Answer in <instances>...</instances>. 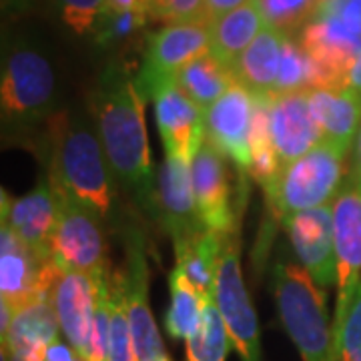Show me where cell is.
Instances as JSON below:
<instances>
[{"label": "cell", "mask_w": 361, "mask_h": 361, "mask_svg": "<svg viewBox=\"0 0 361 361\" xmlns=\"http://www.w3.org/2000/svg\"><path fill=\"white\" fill-rule=\"evenodd\" d=\"M145 104L147 101L135 80L127 77L106 78L92 99L97 133L115 179L142 207H151L155 201L157 179L147 137Z\"/></svg>", "instance_id": "1"}, {"label": "cell", "mask_w": 361, "mask_h": 361, "mask_svg": "<svg viewBox=\"0 0 361 361\" xmlns=\"http://www.w3.org/2000/svg\"><path fill=\"white\" fill-rule=\"evenodd\" d=\"M52 189L106 217L115 201V175L99 133L68 115H54L49 129Z\"/></svg>", "instance_id": "2"}, {"label": "cell", "mask_w": 361, "mask_h": 361, "mask_svg": "<svg viewBox=\"0 0 361 361\" xmlns=\"http://www.w3.org/2000/svg\"><path fill=\"white\" fill-rule=\"evenodd\" d=\"M273 291L283 329L303 361H331L334 329L323 287L301 265L279 263L273 271Z\"/></svg>", "instance_id": "3"}, {"label": "cell", "mask_w": 361, "mask_h": 361, "mask_svg": "<svg viewBox=\"0 0 361 361\" xmlns=\"http://www.w3.org/2000/svg\"><path fill=\"white\" fill-rule=\"evenodd\" d=\"M348 155L329 142H322L307 155L285 165L273 183L265 187L269 209L277 219L299 211L334 205L345 185Z\"/></svg>", "instance_id": "4"}, {"label": "cell", "mask_w": 361, "mask_h": 361, "mask_svg": "<svg viewBox=\"0 0 361 361\" xmlns=\"http://www.w3.org/2000/svg\"><path fill=\"white\" fill-rule=\"evenodd\" d=\"M56 78L51 63L35 49H14L2 68V116L16 123H35L49 115Z\"/></svg>", "instance_id": "5"}, {"label": "cell", "mask_w": 361, "mask_h": 361, "mask_svg": "<svg viewBox=\"0 0 361 361\" xmlns=\"http://www.w3.org/2000/svg\"><path fill=\"white\" fill-rule=\"evenodd\" d=\"M211 52L209 23L191 20L163 26L149 39L141 71L135 85L145 101H155L157 92L175 82L183 66Z\"/></svg>", "instance_id": "6"}, {"label": "cell", "mask_w": 361, "mask_h": 361, "mask_svg": "<svg viewBox=\"0 0 361 361\" xmlns=\"http://www.w3.org/2000/svg\"><path fill=\"white\" fill-rule=\"evenodd\" d=\"M213 301L223 317L231 345L237 351L239 360L261 361L257 313L243 281L237 233L225 239Z\"/></svg>", "instance_id": "7"}, {"label": "cell", "mask_w": 361, "mask_h": 361, "mask_svg": "<svg viewBox=\"0 0 361 361\" xmlns=\"http://www.w3.org/2000/svg\"><path fill=\"white\" fill-rule=\"evenodd\" d=\"M56 199L59 215L51 241L52 257L65 269L92 277L106 275V241L101 227L103 217L65 195L56 193Z\"/></svg>", "instance_id": "8"}, {"label": "cell", "mask_w": 361, "mask_h": 361, "mask_svg": "<svg viewBox=\"0 0 361 361\" xmlns=\"http://www.w3.org/2000/svg\"><path fill=\"white\" fill-rule=\"evenodd\" d=\"M63 265L25 245L6 221L0 225V301L20 310L37 299H51Z\"/></svg>", "instance_id": "9"}, {"label": "cell", "mask_w": 361, "mask_h": 361, "mask_svg": "<svg viewBox=\"0 0 361 361\" xmlns=\"http://www.w3.org/2000/svg\"><path fill=\"white\" fill-rule=\"evenodd\" d=\"M299 44L310 54L317 73V89H341L353 61L361 52V37L337 16L317 11L301 28Z\"/></svg>", "instance_id": "10"}, {"label": "cell", "mask_w": 361, "mask_h": 361, "mask_svg": "<svg viewBox=\"0 0 361 361\" xmlns=\"http://www.w3.org/2000/svg\"><path fill=\"white\" fill-rule=\"evenodd\" d=\"M123 291L130 336L137 361H161L167 357L155 317L149 307V265L145 259L141 237H130L125 273H116Z\"/></svg>", "instance_id": "11"}, {"label": "cell", "mask_w": 361, "mask_h": 361, "mask_svg": "<svg viewBox=\"0 0 361 361\" xmlns=\"http://www.w3.org/2000/svg\"><path fill=\"white\" fill-rule=\"evenodd\" d=\"M281 223L301 261V267L310 273L313 281L323 289L337 285L334 205L299 211L287 215Z\"/></svg>", "instance_id": "12"}, {"label": "cell", "mask_w": 361, "mask_h": 361, "mask_svg": "<svg viewBox=\"0 0 361 361\" xmlns=\"http://www.w3.org/2000/svg\"><path fill=\"white\" fill-rule=\"evenodd\" d=\"M255 113V94L235 82L205 111V139L219 153L247 171L251 161L249 139Z\"/></svg>", "instance_id": "13"}, {"label": "cell", "mask_w": 361, "mask_h": 361, "mask_svg": "<svg viewBox=\"0 0 361 361\" xmlns=\"http://www.w3.org/2000/svg\"><path fill=\"white\" fill-rule=\"evenodd\" d=\"M334 233L337 257V305L339 319L361 283V189L345 180L334 201Z\"/></svg>", "instance_id": "14"}, {"label": "cell", "mask_w": 361, "mask_h": 361, "mask_svg": "<svg viewBox=\"0 0 361 361\" xmlns=\"http://www.w3.org/2000/svg\"><path fill=\"white\" fill-rule=\"evenodd\" d=\"M153 213L165 225L173 243L207 229L197 213L191 163L165 155L157 175Z\"/></svg>", "instance_id": "15"}, {"label": "cell", "mask_w": 361, "mask_h": 361, "mask_svg": "<svg viewBox=\"0 0 361 361\" xmlns=\"http://www.w3.org/2000/svg\"><path fill=\"white\" fill-rule=\"evenodd\" d=\"M191 177L197 213L203 225L219 235L237 233L239 223L235 217V207L231 205V185L225 155L207 139L191 163Z\"/></svg>", "instance_id": "16"}, {"label": "cell", "mask_w": 361, "mask_h": 361, "mask_svg": "<svg viewBox=\"0 0 361 361\" xmlns=\"http://www.w3.org/2000/svg\"><path fill=\"white\" fill-rule=\"evenodd\" d=\"M155 118L165 155L193 163L205 142V113L177 82H169L157 92Z\"/></svg>", "instance_id": "17"}, {"label": "cell", "mask_w": 361, "mask_h": 361, "mask_svg": "<svg viewBox=\"0 0 361 361\" xmlns=\"http://www.w3.org/2000/svg\"><path fill=\"white\" fill-rule=\"evenodd\" d=\"M101 277H92L87 273L63 267L52 287L51 301L59 317L61 331L66 343L77 349L82 360L87 355L90 334H92Z\"/></svg>", "instance_id": "18"}, {"label": "cell", "mask_w": 361, "mask_h": 361, "mask_svg": "<svg viewBox=\"0 0 361 361\" xmlns=\"http://www.w3.org/2000/svg\"><path fill=\"white\" fill-rule=\"evenodd\" d=\"M269 129L281 167L322 145V133L310 111L307 90L271 97Z\"/></svg>", "instance_id": "19"}, {"label": "cell", "mask_w": 361, "mask_h": 361, "mask_svg": "<svg viewBox=\"0 0 361 361\" xmlns=\"http://www.w3.org/2000/svg\"><path fill=\"white\" fill-rule=\"evenodd\" d=\"M59 215V199L51 180H40L25 197L8 199L2 193V221L16 237L42 257H51V241Z\"/></svg>", "instance_id": "20"}, {"label": "cell", "mask_w": 361, "mask_h": 361, "mask_svg": "<svg viewBox=\"0 0 361 361\" xmlns=\"http://www.w3.org/2000/svg\"><path fill=\"white\" fill-rule=\"evenodd\" d=\"M310 111L322 133V142H329L349 153L361 127V99L345 87L307 90Z\"/></svg>", "instance_id": "21"}, {"label": "cell", "mask_w": 361, "mask_h": 361, "mask_svg": "<svg viewBox=\"0 0 361 361\" xmlns=\"http://www.w3.org/2000/svg\"><path fill=\"white\" fill-rule=\"evenodd\" d=\"M59 329L61 325L51 299H37L14 310L8 336L2 339V349L26 361H44L49 345L59 339Z\"/></svg>", "instance_id": "22"}, {"label": "cell", "mask_w": 361, "mask_h": 361, "mask_svg": "<svg viewBox=\"0 0 361 361\" xmlns=\"http://www.w3.org/2000/svg\"><path fill=\"white\" fill-rule=\"evenodd\" d=\"M229 235H219L215 231L203 229L189 239L173 243L175 245V271L180 273L199 295L213 301L215 285L219 275L221 253L225 239Z\"/></svg>", "instance_id": "23"}, {"label": "cell", "mask_w": 361, "mask_h": 361, "mask_svg": "<svg viewBox=\"0 0 361 361\" xmlns=\"http://www.w3.org/2000/svg\"><path fill=\"white\" fill-rule=\"evenodd\" d=\"M285 37H287L285 32L265 26L257 39L239 56L237 65L233 66V75L237 82L251 90L253 94L273 97L279 65H281V54H283Z\"/></svg>", "instance_id": "24"}, {"label": "cell", "mask_w": 361, "mask_h": 361, "mask_svg": "<svg viewBox=\"0 0 361 361\" xmlns=\"http://www.w3.org/2000/svg\"><path fill=\"white\" fill-rule=\"evenodd\" d=\"M265 26L267 23L259 8V2L249 0L243 6L209 23L211 54H215L223 65L229 66L233 71L239 56L247 51V47L253 40L257 39Z\"/></svg>", "instance_id": "25"}, {"label": "cell", "mask_w": 361, "mask_h": 361, "mask_svg": "<svg viewBox=\"0 0 361 361\" xmlns=\"http://www.w3.org/2000/svg\"><path fill=\"white\" fill-rule=\"evenodd\" d=\"M179 87L203 113L237 82L229 66H225L211 52L197 56L187 66H183L175 78Z\"/></svg>", "instance_id": "26"}, {"label": "cell", "mask_w": 361, "mask_h": 361, "mask_svg": "<svg viewBox=\"0 0 361 361\" xmlns=\"http://www.w3.org/2000/svg\"><path fill=\"white\" fill-rule=\"evenodd\" d=\"M171 285V307L165 317V329L173 339H189L197 331L207 299L199 295L180 273L173 269L169 277Z\"/></svg>", "instance_id": "27"}, {"label": "cell", "mask_w": 361, "mask_h": 361, "mask_svg": "<svg viewBox=\"0 0 361 361\" xmlns=\"http://www.w3.org/2000/svg\"><path fill=\"white\" fill-rule=\"evenodd\" d=\"M231 339L215 301H207L203 317L193 336L187 339V361H225Z\"/></svg>", "instance_id": "28"}, {"label": "cell", "mask_w": 361, "mask_h": 361, "mask_svg": "<svg viewBox=\"0 0 361 361\" xmlns=\"http://www.w3.org/2000/svg\"><path fill=\"white\" fill-rule=\"evenodd\" d=\"M311 89H317L315 65L310 59V54L303 51V47L287 35L283 42V54H281L275 94L305 92Z\"/></svg>", "instance_id": "29"}, {"label": "cell", "mask_w": 361, "mask_h": 361, "mask_svg": "<svg viewBox=\"0 0 361 361\" xmlns=\"http://www.w3.org/2000/svg\"><path fill=\"white\" fill-rule=\"evenodd\" d=\"M331 361H361V283L339 319L331 322Z\"/></svg>", "instance_id": "30"}, {"label": "cell", "mask_w": 361, "mask_h": 361, "mask_svg": "<svg viewBox=\"0 0 361 361\" xmlns=\"http://www.w3.org/2000/svg\"><path fill=\"white\" fill-rule=\"evenodd\" d=\"M265 23L271 28L291 35L310 23L322 8L323 0H257Z\"/></svg>", "instance_id": "31"}, {"label": "cell", "mask_w": 361, "mask_h": 361, "mask_svg": "<svg viewBox=\"0 0 361 361\" xmlns=\"http://www.w3.org/2000/svg\"><path fill=\"white\" fill-rule=\"evenodd\" d=\"M106 361H137L127 307L116 273L111 275V343Z\"/></svg>", "instance_id": "32"}, {"label": "cell", "mask_w": 361, "mask_h": 361, "mask_svg": "<svg viewBox=\"0 0 361 361\" xmlns=\"http://www.w3.org/2000/svg\"><path fill=\"white\" fill-rule=\"evenodd\" d=\"M56 6L66 25L77 35H85L99 25L104 0H56Z\"/></svg>", "instance_id": "33"}, {"label": "cell", "mask_w": 361, "mask_h": 361, "mask_svg": "<svg viewBox=\"0 0 361 361\" xmlns=\"http://www.w3.org/2000/svg\"><path fill=\"white\" fill-rule=\"evenodd\" d=\"M147 13H116L103 14L99 20V35L97 40L101 44H113L118 40L127 39L130 35L139 32L147 25Z\"/></svg>", "instance_id": "34"}, {"label": "cell", "mask_w": 361, "mask_h": 361, "mask_svg": "<svg viewBox=\"0 0 361 361\" xmlns=\"http://www.w3.org/2000/svg\"><path fill=\"white\" fill-rule=\"evenodd\" d=\"M151 16L157 20H165L169 25L175 23H191L203 20L205 0H149Z\"/></svg>", "instance_id": "35"}, {"label": "cell", "mask_w": 361, "mask_h": 361, "mask_svg": "<svg viewBox=\"0 0 361 361\" xmlns=\"http://www.w3.org/2000/svg\"><path fill=\"white\" fill-rule=\"evenodd\" d=\"M319 11L337 16L349 30L361 37V0H323Z\"/></svg>", "instance_id": "36"}, {"label": "cell", "mask_w": 361, "mask_h": 361, "mask_svg": "<svg viewBox=\"0 0 361 361\" xmlns=\"http://www.w3.org/2000/svg\"><path fill=\"white\" fill-rule=\"evenodd\" d=\"M249 0H205V8H203V20L213 23L227 13H231L235 8L247 4Z\"/></svg>", "instance_id": "37"}, {"label": "cell", "mask_w": 361, "mask_h": 361, "mask_svg": "<svg viewBox=\"0 0 361 361\" xmlns=\"http://www.w3.org/2000/svg\"><path fill=\"white\" fill-rule=\"evenodd\" d=\"M151 2L149 0H104L103 14L116 13H147L151 16Z\"/></svg>", "instance_id": "38"}, {"label": "cell", "mask_w": 361, "mask_h": 361, "mask_svg": "<svg viewBox=\"0 0 361 361\" xmlns=\"http://www.w3.org/2000/svg\"><path fill=\"white\" fill-rule=\"evenodd\" d=\"M44 361H85L77 353V349L71 343H65L61 339H56L54 343L49 345L47 353H44Z\"/></svg>", "instance_id": "39"}, {"label": "cell", "mask_w": 361, "mask_h": 361, "mask_svg": "<svg viewBox=\"0 0 361 361\" xmlns=\"http://www.w3.org/2000/svg\"><path fill=\"white\" fill-rule=\"evenodd\" d=\"M349 183L361 189V127L357 133V139L353 145V157H351V169H349Z\"/></svg>", "instance_id": "40"}, {"label": "cell", "mask_w": 361, "mask_h": 361, "mask_svg": "<svg viewBox=\"0 0 361 361\" xmlns=\"http://www.w3.org/2000/svg\"><path fill=\"white\" fill-rule=\"evenodd\" d=\"M345 89H349L351 92H355L361 99V52L360 56L353 61L351 68H349L348 78H345Z\"/></svg>", "instance_id": "41"}, {"label": "cell", "mask_w": 361, "mask_h": 361, "mask_svg": "<svg viewBox=\"0 0 361 361\" xmlns=\"http://www.w3.org/2000/svg\"><path fill=\"white\" fill-rule=\"evenodd\" d=\"M2 361H26V360L25 357H20V355H16V353H11V351L2 349Z\"/></svg>", "instance_id": "42"}, {"label": "cell", "mask_w": 361, "mask_h": 361, "mask_svg": "<svg viewBox=\"0 0 361 361\" xmlns=\"http://www.w3.org/2000/svg\"><path fill=\"white\" fill-rule=\"evenodd\" d=\"M161 361H171V360H169V357H165V360H161Z\"/></svg>", "instance_id": "43"}]
</instances>
